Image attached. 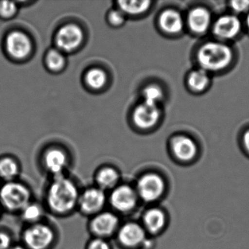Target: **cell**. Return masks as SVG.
Segmentation results:
<instances>
[{
  "instance_id": "1",
  "label": "cell",
  "mask_w": 249,
  "mask_h": 249,
  "mask_svg": "<svg viewBox=\"0 0 249 249\" xmlns=\"http://www.w3.org/2000/svg\"><path fill=\"white\" fill-rule=\"evenodd\" d=\"M81 192L75 181L66 175L53 177L46 188V206L55 215H68L78 208Z\"/></svg>"
},
{
  "instance_id": "2",
  "label": "cell",
  "mask_w": 249,
  "mask_h": 249,
  "mask_svg": "<svg viewBox=\"0 0 249 249\" xmlns=\"http://www.w3.org/2000/svg\"><path fill=\"white\" fill-rule=\"evenodd\" d=\"M32 198L31 189L22 182L16 180L0 185V204L4 211L20 213Z\"/></svg>"
},
{
  "instance_id": "3",
  "label": "cell",
  "mask_w": 249,
  "mask_h": 249,
  "mask_svg": "<svg viewBox=\"0 0 249 249\" xmlns=\"http://www.w3.org/2000/svg\"><path fill=\"white\" fill-rule=\"evenodd\" d=\"M197 58L202 69L217 71L224 69L230 63L232 53L226 45L208 43L199 49Z\"/></svg>"
},
{
  "instance_id": "4",
  "label": "cell",
  "mask_w": 249,
  "mask_h": 249,
  "mask_svg": "<svg viewBox=\"0 0 249 249\" xmlns=\"http://www.w3.org/2000/svg\"><path fill=\"white\" fill-rule=\"evenodd\" d=\"M55 240L54 230L43 221L27 225L23 231V246L27 249H50Z\"/></svg>"
},
{
  "instance_id": "5",
  "label": "cell",
  "mask_w": 249,
  "mask_h": 249,
  "mask_svg": "<svg viewBox=\"0 0 249 249\" xmlns=\"http://www.w3.org/2000/svg\"><path fill=\"white\" fill-rule=\"evenodd\" d=\"M138 194L135 187L127 183H120L110 191L107 202L115 212L122 214L132 212L138 205Z\"/></svg>"
},
{
  "instance_id": "6",
  "label": "cell",
  "mask_w": 249,
  "mask_h": 249,
  "mask_svg": "<svg viewBox=\"0 0 249 249\" xmlns=\"http://www.w3.org/2000/svg\"><path fill=\"white\" fill-rule=\"evenodd\" d=\"M119 215L112 211H103L91 217L89 223V230L94 237L106 239L117 232L120 227Z\"/></svg>"
},
{
  "instance_id": "7",
  "label": "cell",
  "mask_w": 249,
  "mask_h": 249,
  "mask_svg": "<svg viewBox=\"0 0 249 249\" xmlns=\"http://www.w3.org/2000/svg\"><path fill=\"white\" fill-rule=\"evenodd\" d=\"M107 202L106 192L97 186H91L81 191L78 209L83 215L92 217L102 212Z\"/></svg>"
},
{
  "instance_id": "8",
  "label": "cell",
  "mask_w": 249,
  "mask_h": 249,
  "mask_svg": "<svg viewBox=\"0 0 249 249\" xmlns=\"http://www.w3.org/2000/svg\"><path fill=\"white\" fill-rule=\"evenodd\" d=\"M164 180L155 173H147L141 176L135 189L139 199L150 203L160 199L164 191Z\"/></svg>"
},
{
  "instance_id": "9",
  "label": "cell",
  "mask_w": 249,
  "mask_h": 249,
  "mask_svg": "<svg viewBox=\"0 0 249 249\" xmlns=\"http://www.w3.org/2000/svg\"><path fill=\"white\" fill-rule=\"evenodd\" d=\"M116 236L119 246L126 249H133L142 246L146 240V231L138 222L128 221L120 225Z\"/></svg>"
},
{
  "instance_id": "10",
  "label": "cell",
  "mask_w": 249,
  "mask_h": 249,
  "mask_svg": "<svg viewBox=\"0 0 249 249\" xmlns=\"http://www.w3.org/2000/svg\"><path fill=\"white\" fill-rule=\"evenodd\" d=\"M83 37V32L80 27L74 24H69L64 26L58 31L56 43L61 51L71 52L81 45Z\"/></svg>"
},
{
  "instance_id": "11",
  "label": "cell",
  "mask_w": 249,
  "mask_h": 249,
  "mask_svg": "<svg viewBox=\"0 0 249 249\" xmlns=\"http://www.w3.org/2000/svg\"><path fill=\"white\" fill-rule=\"evenodd\" d=\"M6 49L12 57L22 59L27 57L31 52V41L24 33L13 32L7 37Z\"/></svg>"
},
{
  "instance_id": "12",
  "label": "cell",
  "mask_w": 249,
  "mask_h": 249,
  "mask_svg": "<svg viewBox=\"0 0 249 249\" xmlns=\"http://www.w3.org/2000/svg\"><path fill=\"white\" fill-rule=\"evenodd\" d=\"M160 115L157 106L143 103L137 107L134 111L133 121L138 127L148 129L156 124Z\"/></svg>"
},
{
  "instance_id": "13",
  "label": "cell",
  "mask_w": 249,
  "mask_h": 249,
  "mask_svg": "<svg viewBox=\"0 0 249 249\" xmlns=\"http://www.w3.org/2000/svg\"><path fill=\"white\" fill-rule=\"evenodd\" d=\"M45 168L53 177L65 174L68 167V157L59 149L52 148L46 153L43 159Z\"/></svg>"
},
{
  "instance_id": "14",
  "label": "cell",
  "mask_w": 249,
  "mask_h": 249,
  "mask_svg": "<svg viewBox=\"0 0 249 249\" xmlns=\"http://www.w3.org/2000/svg\"><path fill=\"white\" fill-rule=\"evenodd\" d=\"M240 30V22L237 17L224 16L217 20L213 32L221 38L230 39L237 36Z\"/></svg>"
},
{
  "instance_id": "15",
  "label": "cell",
  "mask_w": 249,
  "mask_h": 249,
  "mask_svg": "<svg viewBox=\"0 0 249 249\" xmlns=\"http://www.w3.org/2000/svg\"><path fill=\"white\" fill-rule=\"evenodd\" d=\"M165 215L160 208H150L142 215V227L145 231L152 234L160 232L165 225Z\"/></svg>"
},
{
  "instance_id": "16",
  "label": "cell",
  "mask_w": 249,
  "mask_h": 249,
  "mask_svg": "<svg viewBox=\"0 0 249 249\" xmlns=\"http://www.w3.org/2000/svg\"><path fill=\"white\" fill-rule=\"evenodd\" d=\"M120 174L116 169L105 167L99 170L95 175L96 186L103 191H111L120 184Z\"/></svg>"
},
{
  "instance_id": "17",
  "label": "cell",
  "mask_w": 249,
  "mask_h": 249,
  "mask_svg": "<svg viewBox=\"0 0 249 249\" xmlns=\"http://www.w3.org/2000/svg\"><path fill=\"white\" fill-rule=\"evenodd\" d=\"M173 150L176 157L183 161L192 160L196 154V146L195 142L185 136L177 137L173 140Z\"/></svg>"
},
{
  "instance_id": "18",
  "label": "cell",
  "mask_w": 249,
  "mask_h": 249,
  "mask_svg": "<svg viewBox=\"0 0 249 249\" xmlns=\"http://www.w3.org/2000/svg\"><path fill=\"white\" fill-rule=\"evenodd\" d=\"M188 21L190 28L196 33L206 31L211 23V16L205 8H197L192 10L189 14Z\"/></svg>"
},
{
  "instance_id": "19",
  "label": "cell",
  "mask_w": 249,
  "mask_h": 249,
  "mask_svg": "<svg viewBox=\"0 0 249 249\" xmlns=\"http://www.w3.org/2000/svg\"><path fill=\"white\" fill-rule=\"evenodd\" d=\"M160 23L163 30L170 34L180 33L183 27V19L180 14L172 10L164 11L161 14Z\"/></svg>"
},
{
  "instance_id": "20",
  "label": "cell",
  "mask_w": 249,
  "mask_h": 249,
  "mask_svg": "<svg viewBox=\"0 0 249 249\" xmlns=\"http://www.w3.org/2000/svg\"><path fill=\"white\" fill-rule=\"evenodd\" d=\"M19 173V166L14 159L4 157L0 160V180L3 183L17 180Z\"/></svg>"
},
{
  "instance_id": "21",
  "label": "cell",
  "mask_w": 249,
  "mask_h": 249,
  "mask_svg": "<svg viewBox=\"0 0 249 249\" xmlns=\"http://www.w3.org/2000/svg\"><path fill=\"white\" fill-rule=\"evenodd\" d=\"M21 218L27 225L40 222L44 215L43 206L37 202L32 201L20 212Z\"/></svg>"
},
{
  "instance_id": "22",
  "label": "cell",
  "mask_w": 249,
  "mask_h": 249,
  "mask_svg": "<svg viewBox=\"0 0 249 249\" xmlns=\"http://www.w3.org/2000/svg\"><path fill=\"white\" fill-rule=\"evenodd\" d=\"M119 10L126 15H138L149 8V1H121L118 2Z\"/></svg>"
},
{
  "instance_id": "23",
  "label": "cell",
  "mask_w": 249,
  "mask_h": 249,
  "mask_svg": "<svg viewBox=\"0 0 249 249\" xmlns=\"http://www.w3.org/2000/svg\"><path fill=\"white\" fill-rule=\"evenodd\" d=\"M107 81L106 72L100 69H91L86 75V82L91 88L99 89L104 87Z\"/></svg>"
},
{
  "instance_id": "24",
  "label": "cell",
  "mask_w": 249,
  "mask_h": 249,
  "mask_svg": "<svg viewBox=\"0 0 249 249\" xmlns=\"http://www.w3.org/2000/svg\"><path fill=\"white\" fill-rule=\"evenodd\" d=\"M209 84V77L205 70L194 71L189 77V84L196 91H202Z\"/></svg>"
},
{
  "instance_id": "25",
  "label": "cell",
  "mask_w": 249,
  "mask_h": 249,
  "mask_svg": "<svg viewBox=\"0 0 249 249\" xmlns=\"http://www.w3.org/2000/svg\"><path fill=\"white\" fill-rule=\"evenodd\" d=\"M46 64L51 71H59L65 65V58L59 51L52 50L46 56Z\"/></svg>"
},
{
  "instance_id": "26",
  "label": "cell",
  "mask_w": 249,
  "mask_h": 249,
  "mask_svg": "<svg viewBox=\"0 0 249 249\" xmlns=\"http://www.w3.org/2000/svg\"><path fill=\"white\" fill-rule=\"evenodd\" d=\"M161 97L162 93L161 90L155 86H150L144 89V103L157 106V103L161 100Z\"/></svg>"
},
{
  "instance_id": "27",
  "label": "cell",
  "mask_w": 249,
  "mask_h": 249,
  "mask_svg": "<svg viewBox=\"0 0 249 249\" xmlns=\"http://www.w3.org/2000/svg\"><path fill=\"white\" fill-rule=\"evenodd\" d=\"M17 11V5L11 2H0V16L3 18H11Z\"/></svg>"
},
{
  "instance_id": "28",
  "label": "cell",
  "mask_w": 249,
  "mask_h": 249,
  "mask_svg": "<svg viewBox=\"0 0 249 249\" xmlns=\"http://www.w3.org/2000/svg\"><path fill=\"white\" fill-rule=\"evenodd\" d=\"M87 249H112V247L106 239L94 237L89 241Z\"/></svg>"
},
{
  "instance_id": "29",
  "label": "cell",
  "mask_w": 249,
  "mask_h": 249,
  "mask_svg": "<svg viewBox=\"0 0 249 249\" xmlns=\"http://www.w3.org/2000/svg\"><path fill=\"white\" fill-rule=\"evenodd\" d=\"M125 14L120 10H114L109 14V21L114 26H119L124 22Z\"/></svg>"
},
{
  "instance_id": "30",
  "label": "cell",
  "mask_w": 249,
  "mask_h": 249,
  "mask_svg": "<svg viewBox=\"0 0 249 249\" xmlns=\"http://www.w3.org/2000/svg\"><path fill=\"white\" fill-rule=\"evenodd\" d=\"M12 246L11 234L5 230H0V249H10Z\"/></svg>"
},
{
  "instance_id": "31",
  "label": "cell",
  "mask_w": 249,
  "mask_h": 249,
  "mask_svg": "<svg viewBox=\"0 0 249 249\" xmlns=\"http://www.w3.org/2000/svg\"><path fill=\"white\" fill-rule=\"evenodd\" d=\"M231 8L237 12H244L249 8V1H233L231 2Z\"/></svg>"
},
{
  "instance_id": "32",
  "label": "cell",
  "mask_w": 249,
  "mask_h": 249,
  "mask_svg": "<svg viewBox=\"0 0 249 249\" xmlns=\"http://www.w3.org/2000/svg\"><path fill=\"white\" fill-rule=\"evenodd\" d=\"M243 142H244L245 146H246V149L249 151V130L246 132L244 134V137H243Z\"/></svg>"
},
{
  "instance_id": "33",
  "label": "cell",
  "mask_w": 249,
  "mask_h": 249,
  "mask_svg": "<svg viewBox=\"0 0 249 249\" xmlns=\"http://www.w3.org/2000/svg\"><path fill=\"white\" fill-rule=\"evenodd\" d=\"M10 249H27L23 245H16L13 246Z\"/></svg>"
},
{
  "instance_id": "34",
  "label": "cell",
  "mask_w": 249,
  "mask_h": 249,
  "mask_svg": "<svg viewBox=\"0 0 249 249\" xmlns=\"http://www.w3.org/2000/svg\"><path fill=\"white\" fill-rule=\"evenodd\" d=\"M3 208H2V205L0 204V217L2 215V212H3Z\"/></svg>"
},
{
  "instance_id": "35",
  "label": "cell",
  "mask_w": 249,
  "mask_h": 249,
  "mask_svg": "<svg viewBox=\"0 0 249 249\" xmlns=\"http://www.w3.org/2000/svg\"><path fill=\"white\" fill-rule=\"evenodd\" d=\"M246 22H247V25L249 28V15L248 16V18H247V20H246Z\"/></svg>"
}]
</instances>
